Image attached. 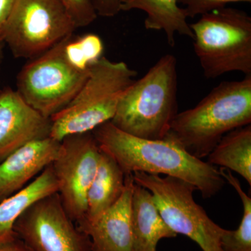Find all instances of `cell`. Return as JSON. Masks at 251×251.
I'll return each mask as SVG.
<instances>
[{
    "label": "cell",
    "instance_id": "cell-1",
    "mask_svg": "<svg viewBox=\"0 0 251 251\" xmlns=\"http://www.w3.org/2000/svg\"><path fill=\"white\" fill-rule=\"evenodd\" d=\"M100 151L115 160L125 175L134 173L173 176L196 187L207 199L224 188L219 170L192 156L171 135L161 140H146L117 128L111 122L92 132Z\"/></svg>",
    "mask_w": 251,
    "mask_h": 251
},
{
    "label": "cell",
    "instance_id": "cell-2",
    "mask_svg": "<svg viewBox=\"0 0 251 251\" xmlns=\"http://www.w3.org/2000/svg\"><path fill=\"white\" fill-rule=\"evenodd\" d=\"M251 125V75L224 81L193 108L178 112L171 135L192 156L202 159L224 135Z\"/></svg>",
    "mask_w": 251,
    "mask_h": 251
},
{
    "label": "cell",
    "instance_id": "cell-3",
    "mask_svg": "<svg viewBox=\"0 0 251 251\" xmlns=\"http://www.w3.org/2000/svg\"><path fill=\"white\" fill-rule=\"evenodd\" d=\"M177 90V61L165 54L126 90L110 122L138 138L163 139L178 113Z\"/></svg>",
    "mask_w": 251,
    "mask_h": 251
},
{
    "label": "cell",
    "instance_id": "cell-4",
    "mask_svg": "<svg viewBox=\"0 0 251 251\" xmlns=\"http://www.w3.org/2000/svg\"><path fill=\"white\" fill-rule=\"evenodd\" d=\"M138 72L124 62L101 57L91 67L85 84L69 105L50 118V138L90 133L115 116L120 99Z\"/></svg>",
    "mask_w": 251,
    "mask_h": 251
},
{
    "label": "cell",
    "instance_id": "cell-5",
    "mask_svg": "<svg viewBox=\"0 0 251 251\" xmlns=\"http://www.w3.org/2000/svg\"><path fill=\"white\" fill-rule=\"evenodd\" d=\"M190 27L206 78L230 72L251 75V17L246 11L229 6L213 10Z\"/></svg>",
    "mask_w": 251,
    "mask_h": 251
},
{
    "label": "cell",
    "instance_id": "cell-6",
    "mask_svg": "<svg viewBox=\"0 0 251 251\" xmlns=\"http://www.w3.org/2000/svg\"><path fill=\"white\" fill-rule=\"evenodd\" d=\"M77 29L59 0H16L0 37L16 58L30 59L72 36Z\"/></svg>",
    "mask_w": 251,
    "mask_h": 251
},
{
    "label": "cell",
    "instance_id": "cell-7",
    "mask_svg": "<svg viewBox=\"0 0 251 251\" xmlns=\"http://www.w3.org/2000/svg\"><path fill=\"white\" fill-rule=\"evenodd\" d=\"M28 59L16 80V91L41 115L50 119L70 103L90 74L75 69L66 59L64 41Z\"/></svg>",
    "mask_w": 251,
    "mask_h": 251
},
{
    "label": "cell",
    "instance_id": "cell-8",
    "mask_svg": "<svg viewBox=\"0 0 251 251\" xmlns=\"http://www.w3.org/2000/svg\"><path fill=\"white\" fill-rule=\"evenodd\" d=\"M133 179L151 193L153 202L166 224L176 234L186 236L202 251H224V229L214 223L194 201L196 187L184 180L145 173H134Z\"/></svg>",
    "mask_w": 251,
    "mask_h": 251
},
{
    "label": "cell",
    "instance_id": "cell-9",
    "mask_svg": "<svg viewBox=\"0 0 251 251\" xmlns=\"http://www.w3.org/2000/svg\"><path fill=\"white\" fill-rule=\"evenodd\" d=\"M14 230L31 251H92L90 238L68 215L57 193L29 206Z\"/></svg>",
    "mask_w": 251,
    "mask_h": 251
},
{
    "label": "cell",
    "instance_id": "cell-10",
    "mask_svg": "<svg viewBox=\"0 0 251 251\" xmlns=\"http://www.w3.org/2000/svg\"><path fill=\"white\" fill-rule=\"evenodd\" d=\"M100 151L92 132L66 137L52 163L64 209L76 224L85 218L87 196L98 168Z\"/></svg>",
    "mask_w": 251,
    "mask_h": 251
},
{
    "label": "cell",
    "instance_id": "cell-11",
    "mask_svg": "<svg viewBox=\"0 0 251 251\" xmlns=\"http://www.w3.org/2000/svg\"><path fill=\"white\" fill-rule=\"evenodd\" d=\"M50 119L41 115L16 90H0V163L18 149L50 135Z\"/></svg>",
    "mask_w": 251,
    "mask_h": 251
},
{
    "label": "cell",
    "instance_id": "cell-12",
    "mask_svg": "<svg viewBox=\"0 0 251 251\" xmlns=\"http://www.w3.org/2000/svg\"><path fill=\"white\" fill-rule=\"evenodd\" d=\"M60 142L44 138L26 144L0 163V202L19 192L50 166Z\"/></svg>",
    "mask_w": 251,
    "mask_h": 251
},
{
    "label": "cell",
    "instance_id": "cell-13",
    "mask_svg": "<svg viewBox=\"0 0 251 251\" xmlns=\"http://www.w3.org/2000/svg\"><path fill=\"white\" fill-rule=\"evenodd\" d=\"M133 175H126L125 191L120 199L99 219L80 229L90 238L92 251H133Z\"/></svg>",
    "mask_w": 251,
    "mask_h": 251
},
{
    "label": "cell",
    "instance_id": "cell-14",
    "mask_svg": "<svg viewBox=\"0 0 251 251\" xmlns=\"http://www.w3.org/2000/svg\"><path fill=\"white\" fill-rule=\"evenodd\" d=\"M133 251H156L162 239L177 236L163 219L151 193L134 181L131 201Z\"/></svg>",
    "mask_w": 251,
    "mask_h": 251
},
{
    "label": "cell",
    "instance_id": "cell-15",
    "mask_svg": "<svg viewBox=\"0 0 251 251\" xmlns=\"http://www.w3.org/2000/svg\"><path fill=\"white\" fill-rule=\"evenodd\" d=\"M126 175L115 160L101 151L97 173L89 188L85 218L76 224L81 229L99 219L121 197Z\"/></svg>",
    "mask_w": 251,
    "mask_h": 251
},
{
    "label": "cell",
    "instance_id": "cell-16",
    "mask_svg": "<svg viewBox=\"0 0 251 251\" xmlns=\"http://www.w3.org/2000/svg\"><path fill=\"white\" fill-rule=\"evenodd\" d=\"M139 10L146 14L145 27L148 30L163 31L168 45H175V34L193 39L188 17L178 0H121L120 11Z\"/></svg>",
    "mask_w": 251,
    "mask_h": 251
},
{
    "label": "cell",
    "instance_id": "cell-17",
    "mask_svg": "<svg viewBox=\"0 0 251 251\" xmlns=\"http://www.w3.org/2000/svg\"><path fill=\"white\" fill-rule=\"evenodd\" d=\"M57 180L52 164L48 166L26 187L0 202V244L17 238L14 230L16 221L38 200L57 193Z\"/></svg>",
    "mask_w": 251,
    "mask_h": 251
},
{
    "label": "cell",
    "instance_id": "cell-18",
    "mask_svg": "<svg viewBox=\"0 0 251 251\" xmlns=\"http://www.w3.org/2000/svg\"><path fill=\"white\" fill-rule=\"evenodd\" d=\"M206 162L235 172L251 186V125L224 135L208 155Z\"/></svg>",
    "mask_w": 251,
    "mask_h": 251
},
{
    "label": "cell",
    "instance_id": "cell-19",
    "mask_svg": "<svg viewBox=\"0 0 251 251\" xmlns=\"http://www.w3.org/2000/svg\"><path fill=\"white\" fill-rule=\"evenodd\" d=\"M221 176L234 188L241 198L244 209L242 221L236 230L224 229L221 246L224 251H251V198L243 191L242 185L230 171L221 168Z\"/></svg>",
    "mask_w": 251,
    "mask_h": 251
},
{
    "label": "cell",
    "instance_id": "cell-20",
    "mask_svg": "<svg viewBox=\"0 0 251 251\" xmlns=\"http://www.w3.org/2000/svg\"><path fill=\"white\" fill-rule=\"evenodd\" d=\"M104 44L93 33L72 36L64 41V52L68 62L80 72H87L103 57Z\"/></svg>",
    "mask_w": 251,
    "mask_h": 251
},
{
    "label": "cell",
    "instance_id": "cell-21",
    "mask_svg": "<svg viewBox=\"0 0 251 251\" xmlns=\"http://www.w3.org/2000/svg\"><path fill=\"white\" fill-rule=\"evenodd\" d=\"M77 28L90 25L98 17L92 0H59Z\"/></svg>",
    "mask_w": 251,
    "mask_h": 251
},
{
    "label": "cell",
    "instance_id": "cell-22",
    "mask_svg": "<svg viewBox=\"0 0 251 251\" xmlns=\"http://www.w3.org/2000/svg\"><path fill=\"white\" fill-rule=\"evenodd\" d=\"M178 3L188 18H194L233 3H251V0H178Z\"/></svg>",
    "mask_w": 251,
    "mask_h": 251
},
{
    "label": "cell",
    "instance_id": "cell-23",
    "mask_svg": "<svg viewBox=\"0 0 251 251\" xmlns=\"http://www.w3.org/2000/svg\"><path fill=\"white\" fill-rule=\"evenodd\" d=\"M98 16L111 18L120 11L121 0H92Z\"/></svg>",
    "mask_w": 251,
    "mask_h": 251
},
{
    "label": "cell",
    "instance_id": "cell-24",
    "mask_svg": "<svg viewBox=\"0 0 251 251\" xmlns=\"http://www.w3.org/2000/svg\"><path fill=\"white\" fill-rule=\"evenodd\" d=\"M0 251H31L21 239L16 238L11 242L0 244Z\"/></svg>",
    "mask_w": 251,
    "mask_h": 251
},
{
    "label": "cell",
    "instance_id": "cell-25",
    "mask_svg": "<svg viewBox=\"0 0 251 251\" xmlns=\"http://www.w3.org/2000/svg\"><path fill=\"white\" fill-rule=\"evenodd\" d=\"M16 0H0V27L9 17Z\"/></svg>",
    "mask_w": 251,
    "mask_h": 251
},
{
    "label": "cell",
    "instance_id": "cell-26",
    "mask_svg": "<svg viewBox=\"0 0 251 251\" xmlns=\"http://www.w3.org/2000/svg\"><path fill=\"white\" fill-rule=\"evenodd\" d=\"M4 43L3 42L2 39L0 37V63L1 62L3 58V50H4Z\"/></svg>",
    "mask_w": 251,
    "mask_h": 251
},
{
    "label": "cell",
    "instance_id": "cell-27",
    "mask_svg": "<svg viewBox=\"0 0 251 251\" xmlns=\"http://www.w3.org/2000/svg\"><path fill=\"white\" fill-rule=\"evenodd\" d=\"M0 90H1V89H0Z\"/></svg>",
    "mask_w": 251,
    "mask_h": 251
}]
</instances>
